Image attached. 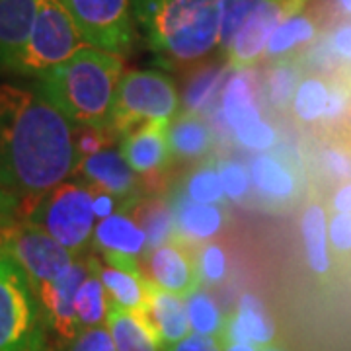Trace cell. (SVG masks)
Instances as JSON below:
<instances>
[{"mask_svg": "<svg viewBox=\"0 0 351 351\" xmlns=\"http://www.w3.org/2000/svg\"><path fill=\"white\" fill-rule=\"evenodd\" d=\"M106 326L112 334L117 351H162V346L154 339L149 328L131 311L119 306L112 299L108 301Z\"/></svg>", "mask_w": 351, "mask_h": 351, "instance_id": "cell-20", "label": "cell"}, {"mask_svg": "<svg viewBox=\"0 0 351 351\" xmlns=\"http://www.w3.org/2000/svg\"><path fill=\"white\" fill-rule=\"evenodd\" d=\"M64 351H117L112 334L106 324L82 328L73 341L64 346Z\"/></svg>", "mask_w": 351, "mask_h": 351, "instance_id": "cell-36", "label": "cell"}, {"mask_svg": "<svg viewBox=\"0 0 351 351\" xmlns=\"http://www.w3.org/2000/svg\"><path fill=\"white\" fill-rule=\"evenodd\" d=\"M135 221L145 230V234H147V246L151 250L164 246V242L170 239L172 232L176 230L174 209L160 199L141 203L137 209V219Z\"/></svg>", "mask_w": 351, "mask_h": 351, "instance_id": "cell-28", "label": "cell"}, {"mask_svg": "<svg viewBox=\"0 0 351 351\" xmlns=\"http://www.w3.org/2000/svg\"><path fill=\"white\" fill-rule=\"evenodd\" d=\"M234 137H237V141L242 147L252 149V151H267V149H271L276 145L277 141L274 127L267 125L263 119L258 121V123H252V125L237 131Z\"/></svg>", "mask_w": 351, "mask_h": 351, "instance_id": "cell-38", "label": "cell"}, {"mask_svg": "<svg viewBox=\"0 0 351 351\" xmlns=\"http://www.w3.org/2000/svg\"><path fill=\"white\" fill-rule=\"evenodd\" d=\"M219 178L223 184V191L230 201H242L246 197V193L250 191L252 178L250 170H246L244 166L237 160H223L219 162Z\"/></svg>", "mask_w": 351, "mask_h": 351, "instance_id": "cell-35", "label": "cell"}, {"mask_svg": "<svg viewBox=\"0 0 351 351\" xmlns=\"http://www.w3.org/2000/svg\"><path fill=\"white\" fill-rule=\"evenodd\" d=\"M289 16H293V14H289V10H285L281 4H277L274 0H265L262 6L246 20V24L242 25L234 41L226 49L230 64L237 71H242V69L256 63L265 53L267 41L276 32L277 25L283 20H287Z\"/></svg>", "mask_w": 351, "mask_h": 351, "instance_id": "cell-13", "label": "cell"}, {"mask_svg": "<svg viewBox=\"0 0 351 351\" xmlns=\"http://www.w3.org/2000/svg\"><path fill=\"white\" fill-rule=\"evenodd\" d=\"M164 351H223V346L219 343V339L211 338V336H201L191 332L189 336L178 341L176 346L168 348Z\"/></svg>", "mask_w": 351, "mask_h": 351, "instance_id": "cell-44", "label": "cell"}, {"mask_svg": "<svg viewBox=\"0 0 351 351\" xmlns=\"http://www.w3.org/2000/svg\"><path fill=\"white\" fill-rule=\"evenodd\" d=\"M332 207L336 213H351V184H346L336 191Z\"/></svg>", "mask_w": 351, "mask_h": 351, "instance_id": "cell-47", "label": "cell"}, {"mask_svg": "<svg viewBox=\"0 0 351 351\" xmlns=\"http://www.w3.org/2000/svg\"><path fill=\"white\" fill-rule=\"evenodd\" d=\"M76 127L39 88L0 84V188L34 199L78 164Z\"/></svg>", "mask_w": 351, "mask_h": 351, "instance_id": "cell-1", "label": "cell"}, {"mask_svg": "<svg viewBox=\"0 0 351 351\" xmlns=\"http://www.w3.org/2000/svg\"><path fill=\"white\" fill-rule=\"evenodd\" d=\"M328 94L330 90L322 80L318 78L302 80L293 96V112L301 121L306 123L318 121L320 117H324L326 112Z\"/></svg>", "mask_w": 351, "mask_h": 351, "instance_id": "cell-30", "label": "cell"}, {"mask_svg": "<svg viewBox=\"0 0 351 351\" xmlns=\"http://www.w3.org/2000/svg\"><path fill=\"white\" fill-rule=\"evenodd\" d=\"M41 0H0V71L14 73Z\"/></svg>", "mask_w": 351, "mask_h": 351, "instance_id": "cell-16", "label": "cell"}, {"mask_svg": "<svg viewBox=\"0 0 351 351\" xmlns=\"http://www.w3.org/2000/svg\"><path fill=\"white\" fill-rule=\"evenodd\" d=\"M94 189V188H92ZM115 211V199L113 195L101 191V189H94V213L98 219H106Z\"/></svg>", "mask_w": 351, "mask_h": 351, "instance_id": "cell-46", "label": "cell"}, {"mask_svg": "<svg viewBox=\"0 0 351 351\" xmlns=\"http://www.w3.org/2000/svg\"><path fill=\"white\" fill-rule=\"evenodd\" d=\"M88 260L96 269V274L101 279L112 301L135 314L143 311L145 297H147V279L141 271H129V269H117L112 265H104L94 256H90Z\"/></svg>", "mask_w": 351, "mask_h": 351, "instance_id": "cell-19", "label": "cell"}, {"mask_svg": "<svg viewBox=\"0 0 351 351\" xmlns=\"http://www.w3.org/2000/svg\"><path fill=\"white\" fill-rule=\"evenodd\" d=\"M172 121H152L121 135V154L137 174H152L164 168L170 156L168 127Z\"/></svg>", "mask_w": 351, "mask_h": 351, "instance_id": "cell-14", "label": "cell"}, {"mask_svg": "<svg viewBox=\"0 0 351 351\" xmlns=\"http://www.w3.org/2000/svg\"><path fill=\"white\" fill-rule=\"evenodd\" d=\"M276 338V326L267 308L256 295H242L239 308L226 318L225 343H250L256 348H267Z\"/></svg>", "mask_w": 351, "mask_h": 351, "instance_id": "cell-18", "label": "cell"}, {"mask_svg": "<svg viewBox=\"0 0 351 351\" xmlns=\"http://www.w3.org/2000/svg\"><path fill=\"white\" fill-rule=\"evenodd\" d=\"M135 316L149 328V332L162 346V350H168L178 341H182L186 336H189L191 330L184 297L164 291L149 279H147L145 306Z\"/></svg>", "mask_w": 351, "mask_h": 351, "instance_id": "cell-11", "label": "cell"}, {"mask_svg": "<svg viewBox=\"0 0 351 351\" xmlns=\"http://www.w3.org/2000/svg\"><path fill=\"white\" fill-rule=\"evenodd\" d=\"M265 0H221V45L228 49L246 20Z\"/></svg>", "mask_w": 351, "mask_h": 351, "instance_id": "cell-31", "label": "cell"}, {"mask_svg": "<svg viewBox=\"0 0 351 351\" xmlns=\"http://www.w3.org/2000/svg\"><path fill=\"white\" fill-rule=\"evenodd\" d=\"M86 262L90 271H88L86 279L82 281V285L76 293V316H78L80 330L106 324L108 301H110V297L106 295L108 291L96 274V269L92 267L90 260H86Z\"/></svg>", "mask_w": 351, "mask_h": 351, "instance_id": "cell-26", "label": "cell"}, {"mask_svg": "<svg viewBox=\"0 0 351 351\" xmlns=\"http://www.w3.org/2000/svg\"><path fill=\"white\" fill-rule=\"evenodd\" d=\"M332 248L338 254L351 252V213H336L328 225Z\"/></svg>", "mask_w": 351, "mask_h": 351, "instance_id": "cell-41", "label": "cell"}, {"mask_svg": "<svg viewBox=\"0 0 351 351\" xmlns=\"http://www.w3.org/2000/svg\"><path fill=\"white\" fill-rule=\"evenodd\" d=\"M186 311H188L189 326L195 334L223 339L226 320L209 293L197 289L191 295H188L186 297Z\"/></svg>", "mask_w": 351, "mask_h": 351, "instance_id": "cell-27", "label": "cell"}, {"mask_svg": "<svg viewBox=\"0 0 351 351\" xmlns=\"http://www.w3.org/2000/svg\"><path fill=\"white\" fill-rule=\"evenodd\" d=\"M176 230L188 240H207L223 226V211L217 205H203L188 197L176 203Z\"/></svg>", "mask_w": 351, "mask_h": 351, "instance_id": "cell-22", "label": "cell"}, {"mask_svg": "<svg viewBox=\"0 0 351 351\" xmlns=\"http://www.w3.org/2000/svg\"><path fill=\"white\" fill-rule=\"evenodd\" d=\"M147 269L154 285L180 297H188L199 285L197 267L189 262V256L178 246H160L149 254Z\"/></svg>", "mask_w": 351, "mask_h": 351, "instance_id": "cell-17", "label": "cell"}, {"mask_svg": "<svg viewBox=\"0 0 351 351\" xmlns=\"http://www.w3.org/2000/svg\"><path fill=\"white\" fill-rule=\"evenodd\" d=\"M223 351H260V348L250 343H225Z\"/></svg>", "mask_w": 351, "mask_h": 351, "instance_id": "cell-49", "label": "cell"}, {"mask_svg": "<svg viewBox=\"0 0 351 351\" xmlns=\"http://www.w3.org/2000/svg\"><path fill=\"white\" fill-rule=\"evenodd\" d=\"M180 108L174 82L158 71H131L121 78L113 108V131L123 135L152 121H172Z\"/></svg>", "mask_w": 351, "mask_h": 351, "instance_id": "cell-7", "label": "cell"}, {"mask_svg": "<svg viewBox=\"0 0 351 351\" xmlns=\"http://www.w3.org/2000/svg\"><path fill=\"white\" fill-rule=\"evenodd\" d=\"M168 143L170 151L184 156V158H195L205 154L211 145V131L207 123L197 115H182L168 127Z\"/></svg>", "mask_w": 351, "mask_h": 351, "instance_id": "cell-25", "label": "cell"}, {"mask_svg": "<svg viewBox=\"0 0 351 351\" xmlns=\"http://www.w3.org/2000/svg\"><path fill=\"white\" fill-rule=\"evenodd\" d=\"M76 156L78 160L80 158H86L90 154H96V152L104 151L110 147L112 143V129H90V127H80L76 129Z\"/></svg>", "mask_w": 351, "mask_h": 351, "instance_id": "cell-39", "label": "cell"}, {"mask_svg": "<svg viewBox=\"0 0 351 351\" xmlns=\"http://www.w3.org/2000/svg\"><path fill=\"white\" fill-rule=\"evenodd\" d=\"M297 78H299V73L295 66L291 64H279L276 66L269 76H267V98L269 101L283 110L287 108V104L293 100L295 92H297Z\"/></svg>", "mask_w": 351, "mask_h": 351, "instance_id": "cell-34", "label": "cell"}, {"mask_svg": "<svg viewBox=\"0 0 351 351\" xmlns=\"http://www.w3.org/2000/svg\"><path fill=\"white\" fill-rule=\"evenodd\" d=\"M250 178L254 188L263 197L274 201L291 199L297 191V180L287 166L269 154H260L250 162Z\"/></svg>", "mask_w": 351, "mask_h": 351, "instance_id": "cell-23", "label": "cell"}, {"mask_svg": "<svg viewBox=\"0 0 351 351\" xmlns=\"http://www.w3.org/2000/svg\"><path fill=\"white\" fill-rule=\"evenodd\" d=\"M186 197L203 205H217L223 201L225 197L223 184L213 166H203L189 176L186 184Z\"/></svg>", "mask_w": 351, "mask_h": 351, "instance_id": "cell-32", "label": "cell"}, {"mask_svg": "<svg viewBox=\"0 0 351 351\" xmlns=\"http://www.w3.org/2000/svg\"><path fill=\"white\" fill-rule=\"evenodd\" d=\"M338 4L341 6V10H343V12L351 14V0H338Z\"/></svg>", "mask_w": 351, "mask_h": 351, "instance_id": "cell-50", "label": "cell"}, {"mask_svg": "<svg viewBox=\"0 0 351 351\" xmlns=\"http://www.w3.org/2000/svg\"><path fill=\"white\" fill-rule=\"evenodd\" d=\"M332 49L338 53L341 59L351 61V24L338 27L332 36Z\"/></svg>", "mask_w": 351, "mask_h": 351, "instance_id": "cell-45", "label": "cell"}, {"mask_svg": "<svg viewBox=\"0 0 351 351\" xmlns=\"http://www.w3.org/2000/svg\"><path fill=\"white\" fill-rule=\"evenodd\" d=\"M0 254L18 263L34 287L63 277L76 262L73 252L25 219L0 232Z\"/></svg>", "mask_w": 351, "mask_h": 351, "instance_id": "cell-8", "label": "cell"}, {"mask_svg": "<svg viewBox=\"0 0 351 351\" xmlns=\"http://www.w3.org/2000/svg\"><path fill=\"white\" fill-rule=\"evenodd\" d=\"M88 271V262L76 260L63 277L34 287L38 295L43 332H51L64 346L80 332L76 316V293L86 279Z\"/></svg>", "mask_w": 351, "mask_h": 351, "instance_id": "cell-10", "label": "cell"}, {"mask_svg": "<svg viewBox=\"0 0 351 351\" xmlns=\"http://www.w3.org/2000/svg\"><path fill=\"white\" fill-rule=\"evenodd\" d=\"M38 295L24 269L0 254V351H41Z\"/></svg>", "mask_w": 351, "mask_h": 351, "instance_id": "cell-5", "label": "cell"}, {"mask_svg": "<svg viewBox=\"0 0 351 351\" xmlns=\"http://www.w3.org/2000/svg\"><path fill=\"white\" fill-rule=\"evenodd\" d=\"M262 351H285L281 348H276V346H267V348H262Z\"/></svg>", "mask_w": 351, "mask_h": 351, "instance_id": "cell-51", "label": "cell"}, {"mask_svg": "<svg viewBox=\"0 0 351 351\" xmlns=\"http://www.w3.org/2000/svg\"><path fill=\"white\" fill-rule=\"evenodd\" d=\"M121 78V55L88 45L39 76L38 88L76 129H113Z\"/></svg>", "mask_w": 351, "mask_h": 351, "instance_id": "cell-2", "label": "cell"}, {"mask_svg": "<svg viewBox=\"0 0 351 351\" xmlns=\"http://www.w3.org/2000/svg\"><path fill=\"white\" fill-rule=\"evenodd\" d=\"M314 34H316V27L308 18L299 16V14L289 16L287 20H283L276 27V32L271 34V38L267 41V47H265V55L267 57H281L295 47L302 45V43L311 41Z\"/></svg>", "mask_w": 351, "mask_h": 351, "instance_id": "cell-29", "label": "cell"}, {"mask_svg": "<svg viewBox=\"0 0 351 351\" xmlns=\"http://www.w3.org/2000/svg\"><path fill=\"white\" fill-rule=\"evenodd\" d=\"M94 246L101 252L104 262L117 269L141 271L135 256L145 250L147 234L135 219L125 213H113L94 228Z\"/></svg>", "mask_w": 351, "mask_h": 351, "instance_id": "cell-12", "label": "cell"}, {"mask_svg": "<svg viewBox=\"0 0 351 351\" xmlns=\"http://www.w3.org/2000/svg\"><path fill=\"white\" fill-rule=\"evenodd\" d=\"M75 172L86 180L90 188L101 189L113 197L131 199V193L135 189L133 168L129 166L121 151H115L112 147L80 158Z\"/></svg>", "mask_w": 351, "mask_h": 351, "instance_id": "cell-15", "label": "cell"}, {"mask_svg": "<svg viewBox=\"0 0 351 351\" xmlns=\"http://www.w3.org/2000/svg\"><path fill=\"white\" fill-rule=\"evenodd\" d=\"M34 199V205L25 209V221L43 228L75 256L86 250L96 228L94 189L78 182H63Z\"/></svg>", "mask_w": 351, "mask_h": 351, "instance_id": "cell-4", "label": "cell"}, {"mask_svg": "<svg viewBox=\"0 0 351 351\" xmlns=\"http://www.w3.org/2000/svg\"><path fill=\"white\" fill-rule=\"evenodd\" d=\"M322 164L328 174L336 180H351V154L339 149H326L322 154Z\"/></svg>", "mask_w": 351, "mask_h": 351, "instance_id": "cell-42", "label": "cell"}, {"mask_svg": "<svg viewBox=\"0 0 351 351\" xmlns=\"http://www.w3.org/2000/svg\"><path fill=\"white\" fill-rule=\"evenodd\" d=\"M226 69L221 66H211V69H205L203 73L195 76L191 82L188 84L186 90V106L191 112H197L203 106H207L215 94L219 92V88L225 80Z\"/></svg>", "mask_w": 351, "mask_h": 351, "instance_id": "cell-33", "label": "cell"}, {"mask_svg": "<svg viewBox=\"0 0 351 351\" xmlns=\"http://www.w3.org/2000/svg\"><path fill=\"white\" fill-rule=\"evenodd\" d=\"M197 274H199L201 281L221 283L226 276V256L223 248H219L217 244L205 246L199 254Z\"/></svg>", "mask_w": 351, "mask_h": 351, "instance_id": "cell-37", "label": "cell"}, {"mask_svg": "<svg viewBox=\"0 0 351 351\" xmlns=\"http://www.w3.org/2000/svg\"><path fill=\"white\" fill-rule=\"evenodd\" d=\"M302 242L306 250L308 265L316 276H326L330 269V254H328V223L326 211L322 205L313 203L301 221Z\"/></svg>", "mask_w": 351, "mask_h": 351, "instance_id": "cell-24", "label": "cell"}, {"mask_svg": "<svg viewBox=\"0 0 351 351\" xmlns=\"http://www.w3.org/2000/svg\"><path fill=\"white\" fill-rule=\"evenodd\" d=\"M221 110L226 125L232 129V133L262 121V112L256 104L250 78L244 73H237L228 78L221 96Z\"/></svg>", "mask_w": 351, "mask_h": 351, "instance_id": "cell-21", "label": "cell"}, {"mask_svg": "<svg viewBox=\"0 0 351 351\" xmlns=\"http://www.w3.org/2000/svg\"><path fill=\"white\" fill-rule=\"evenodd\" d=\"M274 2H277V4H281L285 10H289V14H299V10H301L302 6H304V2L306 0H274Z\"/></svg>", "mask_w": 351, "mask_h": 351, "instance_id": "cell-48", "label": "cell"}, {"mask_svg": "<svg viewBox=\"0 0 351 351\" xmlns=\"http://www.w3.org/2000/svg\"><path fill=\"white\" fill-rule=\"evenodd\" d=\"M90 47L125 55L133 45L131 0H61Z\"/></svg>", "mask_w": 351, "mask_h": 351, "instance_id": "cell-9", "label": "cell"}, {"mask_svg": "<svg viewBox=\"0 0 351 351\" xmlns=\"http://www.w3.org/2000/svg\"><path fill=\"white\" fill-rule=\"evenodd\" d=\"M351 104V92L341 84L330 88V94H328V104L326 112H324V119L326 121H336L339 119L343 113L348 112Z\"/></svg>", "mask_w": 351, "mask_h": 351, "instance_id": "cell-43", "label": "cell"}, {"mask_svg": "<svg viewBox=\"0 0 351 351\" xmlns=\"http://www.w3.org/2000/svg\"><path fill=\"white\" fill-rule=\"evenodd\" d=\"M88 47L61 0H41L22 57L14 73L41 76Z\"/></svg>", "mask_w": 351, "mask_h": 351, "instance_id": "cell-6", "label": "cell"}, {"mask_svg": "<svg viewBox=\"0 0 351 351\" xmlns=\"http://www.w3.org/2000/svg\"><path fill=\"white\" fill-rule=\"evenodd\" d=\"M22 199L25 197L10 189L0 188V232L16 225L18 221H24L22 217H25V201Z\"/></svg>", "mask_w": 351, "mask_h": 351, "instance_id": "cell-40", "label": "cell"}, {"mask_svg": "<svg viewBox=\"0 0 351 351\" xmlns=\"http://www.w3.org/2000/svg\"><path fill=\"white\" fill-rule=\"evenodd\" d=\"M147 32L166 61H199L221 43V0H154Z\"/></svg>", "mask_w": 351, "mask_h": 351, "instance_id": "cell-3", "label": "cell"}]
</instances>
